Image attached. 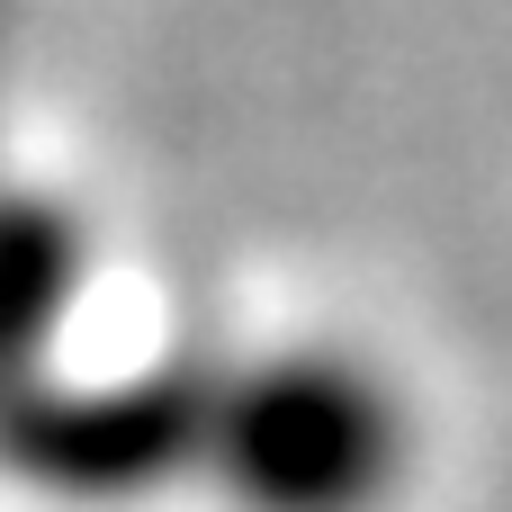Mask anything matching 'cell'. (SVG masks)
Wrapping results in <instances>:
<instances>
[{
    "instance_id": "obj_1",
    "label": "cell",
    "mask_w": 512,
    "mask_h": 512,
    "mask_svg": "<svg viewBox=\"0 0 512 512\" xmlns=\"http://www.w3.org/2000/svg\"><path fill=\"white\" fill-rule=\"evenodd\" d=\"M63 288H72V234L45 207L0 198V378H27V351L54 324Z\"/></svg>"
}]
</instances>
